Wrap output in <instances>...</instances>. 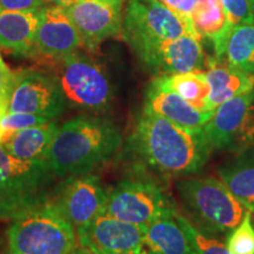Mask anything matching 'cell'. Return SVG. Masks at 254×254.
Listing matches in <instances>:
<instances>
[{"label": "cell", "instance_id": "obj_37", "mask_svg": "<svg viewBox=\"0 0 254 254\" xmlns=\"http://www.w3.org/2000/svg\"><path fill=\"white\" fill-rule=\"evenodd\" d=\"M138 254H151L150 252H148V251L147 250H144V251H142V252H140V253H138Z\"/></svg>", "mask_w": 254, "mask_h": 254}, {"label": "cell", "instance_id": "obj_12", "mask_svg": "<svg viewBox=\"0 0 254 254\" xmlns=\"http://www.w3.org/2000/svg\"><path fill=\"white\" fill-rule=\"evenodd\" d=\"M79 246L95 254H138L145 250L146 227L103 213L78 227Z\"/></svg>", "mask_w": 254, "mask_h": 254}, {"label": "cell", "instance_id": "obj_9", "mask_svg": "<svg viewBox=\"0 0 254 254\" xmlns=\"http://www.w3.org/2000/svg\"><path fill=\"white\" fill-rule=\"evenodd\" d=\"M202 129L213 151L254 147V90L219 105Z\"/></svg>", "mask_w": 254, "mask_h": 254}, {"label": "cell", "instance_id": "obj_13", "mask_svg": "<svg viewBox=\"0 0 254 254\" xmlns=\"http://www.w3.org/2000/svg\"><path fill=\"white\" fill-rule=\"evenodd\" d=\"M82 46L80 34L66 8L46 4L39 11V21L34 37L36 55L60 63Z\"/></svg>", "mask_w": 254, "mask_h": 254}, {"label": "cell", "instance_id": "obj_3", "mask_svg": "<svg viewBox=\"0 0 254 254\" xmlns=\"http://www.w3.org/2000/svg\"><path fill=\"white\" fill-rule=\"evenodd\" d=\"M6 237L9 254H71L79 245L74 227L51 200L11 219Z\"/></svg>", "mask_w": 254, "mask_h": 254}, {"label": "cell", "instance_id": "obj_25", "mask_svg": "<svg viewBox=\"0 0 254 254\" xmlns=\"http://www.w3.org/2000/svg\"><path fill=\"white\" fill-rule=\"evenodd\" d=\"M176 219L178 224L185 232L187 239L190 240V246L195 254H228L226 245H224L221 241L214 239L213 237L205 232L200 231L179 212L176 213Z\"/></svg>", "mask_w": 254, "mask_h": 254}, {"label": "cell", "instance_id": "obj_7", "mask_svg": "<svg viewBox=\"0 0 254 254\" xmlns=\"http://www.w3.org/2000/svg\"><path fill=\"white\" fill-rule=\"evenodd\" d=\"M122 32L138 57L184 34L199 39L190 24L158 0H129Z\"/></svg>", "mask_w": 254, "mask_h": 254}, {"label": "cell", "instance_id": "obj_26", "mask_svg": "<svg viewBox=\"0 0 254 254\" xmlns=\"http://www.w3.org/2000/svg\"><path fill=\"white\" fill-rule=\"evenodd\" d=\"M228 254H254V224L252 212L246 211L243 220L230 232L226 240Z\"/></svg>", "mask_w": 254, "mask_h": 254}, {"label": "cell", "instance_id": "obj_4", "mask_svg": "<svg viewBox=\"0 0 254 254\" xmlns=\"http://www.w3.org/2000/svg\"><path fill=\"white\" fill-rule=\"evenodd\" d=\"M177 190L189 220L209 236L230 233L247 211L217 178L186 177Z\"/></svg>", "mask_w": 254, "mask_h": 254}, {"label": "cell", "instance_id": "obj_20", "mask_svg": "<svg viewBox=\"0 0 254 254\" xmlns=\"http://www.w3.org/2000/svg\"><path fill=\"white\" fill-rule=\"evenodd\" d=\"M59 126L57 122L19 129L11 134L2 135L0 144L5 151L23 160H45L50 145Z\"/></svg>", "mask_w": 254, "mask_h": 254}, {"label": "cell", "instance_id": "obj_10", "mask_svg": "<svg viewBox=\"0 0 254 254\" xmlns=\"http://www.w3.org/2000/svg\"><path fill=\"white\" fill-rule=\"evenodd\" d=\"M66 106L56 77L33 69L15 72L7 112L37 114L52 120L59 117Z\"/></svg>", "mask_w": 254, "mask_h": 254}, {"label": "cell", "instance_id": "obj_11", "mask_svg": "<svg viewBox=\"0 0 254 254\" xmlns=\"http://www.w3.org/2000/svg\"><path fill=\"white\" fill-rule=\"evenodd\" d=\"M107 194L99 178L87 173L64 179L50 200L77 230L105 213Z\"/></svg>", "mask_w": 254, "mask_h": 254}, {"label": "cell", "instance_id": "obj_17", "mask_svg": "<svg viewBox=\"0 0 254 254\" xmlns=\"http://www.w3.org/2000/svg\"><path fill=\"white\" fill-rule=\"evenodd\" d=\"M190 20L199 39H207L213 45L214 58L224 59L228 37L234 26L221 0H195Z\"/></svg>", "mask_w": 254, "mask_h": 254}, {"label": "cell", "instance_id": "obj_18", "mask_svg": "<svg viewBox=\"0 0 254 254\" xmlns=\"http://www.w3.org/2000/svg\"><path fill=\"white\" fill-rule=\"evenodd\" d=\"M205 75L211 87L209 109L212 111L226 100L254 90V75L230 65L225 59L211 57Z\"/></svg>", "mask_w": 254, "mask_h": 254}, {"label": "cell", "instance_id": "obj_31", "mask_svg": "<svg viewBox=\"0 0 254 254\" xmlns=\"http://www.w3.org/2000/svg\"><path fill=\"white\" fill-rule=\"evenodd\" d=\"M46 4L45 0H0V7L8 11L34 12Z\"/></svg>", "mask_w": 254, "mask_h": 254}, {"label": "cell", "instance_id": "obj_33", "mask_svg": "<svg viewBox=\"0 0 254 254\" xmlns=\"http://www.w3.org/2000/svg\"><path fill=\"white\" fill-rule=\"evenodd\" d=\"M71 254H95V253H93L90 250L85 249V247H81L80 246V247H77V249L73 251Z\"/></svg>", "mask_w": 254, "mask_h": 254}, {"label": "cell", "instance_id": "obj_23", "mask_svg": "<svg viewBox=\"0 0 254 254\" xmlns=\"http://www.w3.org/2000/svg\"><path fill=\"white\" fill-rule=\"evenodd\" d=\"M153 81L160 86L176 92L196 110L206 113L214 112L209 109L211 87L206 79L205 71L158 75Z\"/></svg>", "mask_w": 254, "mask_h": 254}, {"label": "cell", "instance_id": "obj_2", "mask_svg": "<svg viewBox=\"0 0 254 254\" xmlns=\"http://www.w3.org/2000/svg\"><path fill=\"white\" fill-rule=\"evenodd\" d=\"M122 141L119 128L109 120L75 117L59 126L45 161L60 179L82 176L107 163Z\"/></svg>", "mask_w": 254, "mask_h": 254}, {"label": "cell", "instance_id": "obj_5", "mask_svg": "<svg viewBox=\"0 0 254 254\" xmlns=\"http://www.w3.org/2000/svg\"><path fill=\"white\" fill-rule=\"evenodd\" d=\"M56 178L45 160L18 159L0 144V219H13L50 200Z\"/></svg>", "mask_w": 254, "mask_h": 254}, {"label": "cell", "instance_id": "obj_36", "mask_svg": "<svg viewBox=\"0 0 254 254\" xmlns=\"http://www.w3.org/2000/svg\"><path fill=\"white\" fill-rule=\"evenodd\" d=\"M0 254H9L8 251H7V247L6 249H4L1 245V243H0Z\"/></svg>", "mask_w": 254, "mask_h": 254}, {"label": "cell", "instance_id": "obj_22", "mask_svg": "<svg viewBox=\"0 0 254 254\" xmlns=\"http://www.w3.org/2000/svg\"><path fill=\"white\" fill-rule=\"evenodd\" d=\"M145 249L151 254H195L176 214L158 219L146 227Z\"/></svg>", "mask_w": 254, "mask_h": 254}, {"label": "cell", "instance_id": "obj_32", "mask_svg": "<svg viewBox=\"0 0 254 254\" xmlns=\"http://www.w3.org/2000/svg\"><path fill=\"white\" fill-rule=\"evenodd\" d=\"M45 1L47 2V4L58 5V6H62V7H64V8H66V7H68V6L75 4L78 0H45Z\"/></svg>", "mask_w": 254, "mask_h": 254}, {"label": "cell", "instance_id": "obj_24", "mask_svg": "<svg viewBox=\"0 0 254 254\" xmlns=\"http://www.w3.org/2000/svg\"><path fill=\"white\" fill-rule=\"evenodd\" d=\"M224 59L254 75V25H238L228 37Z\"/></svg>", "mask_w": 254, "mask_h": 254}, {"label": "cell", "instance_id": "obj_15", "mask_svg": "<svg viewBox=\"0 0 254 254\" xmlns=\"http://www.w3.org/2000/svg\"><path fill=\"white\" fill-rule=\"evenodd\" d=\"M139 58L159 75L202 71L209 64L201 41L190 34L164 41Z\"/></svg>", "mask_w": 254, "mask_h": 254}, {"label": "cell", "instance_id": "obj_14", "mask_svg": "<svg viewBox=\"0 0 254 254\" xmlns=\"http://www.w3.org/2000/svg\"><path fill=\"white\" fill-rule=\"evenodd\" d=\"M122 7L104 0H78L66 12L80 34L82 46L94 52L103 41L122 32Z\"/></svg>", "mask_w": 254, "mask_h": 254}, {"label": "cell", "instance_id": "obj_38", "mask_svg": "<svg viewBox=\"0 0 254 254\" xmlns=\"http://www.w3.org/2000/svg\"><path fill=\"white\" fill-rule=\"evenodd\" d=\"M250 2H251V6H252L253 13H254V0H250Z\"/></svg>", "mask_w": 254, "mask_h": 254}, {"label": "cell", "instance_id": "obj_21", "mask_svg": "<svg viewBox=\"0 0 254 254\" xmlns=\"http://www.w3.org/2000/svg\"><path fill=\"white\" fill-rule=\"evenodd\" d=\"M219 179L254 214V147L237 153L218 168Z\"/></svg>", "mask_w": 254, "mask_h": 254}, {"label": "cell", "instance_id": "obj_30", "mask_svg": "<svg viewBox=\"0 0 254 254\" xmlns=\"http://www.w3.org/2000/svg\"><path fill=\"white\" fill-rule=\"evenodd\" d=\"M171 11L179 15L184 21L192 26V12L194 8L195 0H158ZM193 27V26H192Z\"/></svg>", "mask_w": 254, "mask_h": 254}, {"label": "cell", "instance_id": "obj_6", "mask_svg": "<svg viewBox=\"0 0 254 254\" xmlns=\"http://www.w3.org/2000/svg\"><path fill=\"white\" fill-rule=\"evenodd\" d=\"M57 75L66 105L88 112H105L113 100V87L97 60L75 51L59 63Z\"/></svg>", "mask_w": 254, "mask_h": 254}, {"label": "cell", "instance_id": "obj_34", "mask_svg": "<svg viewBox=\"0 0 254 254\" xmlns=\"http://www.w3.org/2000/svg\"><path fill=\"white\" fill-rule=\"evenodd\" d=\"M5 111L4 110H1L0 109V138H1V135H2V126H1V120H2V118H4V116H5Z\"/></svg>", "mask_w": 254, "mask_h": 254}, {"label": "cell", "instance_id": "obj_35", "mask_svg": "<svg viewBox=\"0 0 254 254\" xmlns=\"http://www.w3.org/2000/svg\"><path fill=\"white\" fill-rule=\"evenodd\" d=\"M104 1H109V2H113V4H118V5H123L124 0H104Z\"/></svg>", "mask_w": 254, "mask_h": 254}, {"label": "cell", "instance_id": "obj_8", "mask_svg": "<svg viewBox=\"0 0 254 254\" xmlns=\"http://www.w3.org/2000/svg\"><path fill=\"white\" fill-rule=\"evenodd\" d=\"M177 206L163 187L150 180H123L107 194L105 213L147 227L158 219L177 213Z\"/></svg>", "mask_w": 254, "mask_h": 254}, {"label": "cell", "instance_id": "obj_29", "mask_svg": "<svg viewBox=\"0 0 254 254\" xmlns=\"http://www.w3.org/2000/svg\"><path fill=\"white\" fill-rule=\"evenodd\" d=\"M15 73L9 69L0 55V109L7 112V104L9 93L13 86Z\"/></svg>", "mask_w": 254, "mask_h": 254}, {"label": "cell", "instance_id": "obj_27", "mask_svg": "<svg viewBox=\"0 0 254 254\" xmlns=\"http://www.w3.org/2000/svg\"><path fill=\"white\" fill-rule=\"evenodd\" d=\"M49 122H51V119L46 118V117L37 116V114L6 112L4 118L1 120L2 135L11 134L15 131L28 128V127L44 125V124Z\"/></svg>", "mask_w": 254, "mask_h": 254}, {"label": "cell", "instance_id": "obj_1", "mask_svg": "<svg viewBox=\"0 0 254 254\" xmlns=\"http://www.w3.org/2000/svg\"><path fill=\"white\" fill-rule=\"evenodd\" d=\"M129 144L145 166L166 178L199 173L213 151L202 128H186L147 111L139 117Z\"/></svg>", "mask_w": 254, "mask_h": 254}, {"label": "cell", "instance_id": "obj_28", "mask_svg": "<svg viewBox=\"0 0 254 254\" xmlns=\"http://www.w3.org/2000/svg\"><path fill=\"white\" fill-rule=\"evenodd\" d=\"M221 2L233 26L254 25V13L250 0H221Z\"/></svg>", "mask_w": 254, "mask_h": 254}, {"label": "cell", "instance_id": "obj_16", "mask_svg": "<svg viewBox=\"0 0 254 254\" xmlns=\"http://www.w3.org/2000/svg\"><path fill=\"white\" fill-rule=\"evenodd\" d=\"M144 111L164 117L186 128H202L213 112H201L177 94L152 81L145 97Z\"/></svg>", "mask_w": 254, "mask_h": 254}, {"label": "cell", "instance_id": "obj_19", "mask_svg": "<svg viewBox=\"0 0 254 254\" xmlns=\"http://www.w3.org/2000/svg\"><path fill=\"white\" fill-rule=\"evenodd\" d=\"M39 11H8L0 7V47L18 56L36 55L34 37Z\"/></svg>", "mask_w": 254, "mask_h": 254}]
</instances>
